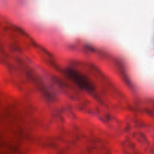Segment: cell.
<instances>
[{
	"mask_svg": "<svg viewBox=\"0 0 154 154\" xmlns=\"http://www.w3.org/2000/svg\"><path fill=\"white\" fill-rule=\"evenodd\" d=\"M66 73H67L68 76L70 78V79L76 85H78V87H80L82 90H87L88 92L93 90V86L90 84V82L87 79V77H85L84 75L80 73L78 71L70 69L67 70Z\"/></svg>",
	"mask_w": 154,
	"mask_h": 154,
	"instance_id": "cell-1",
	"label": "cell"
}]
</instances>
